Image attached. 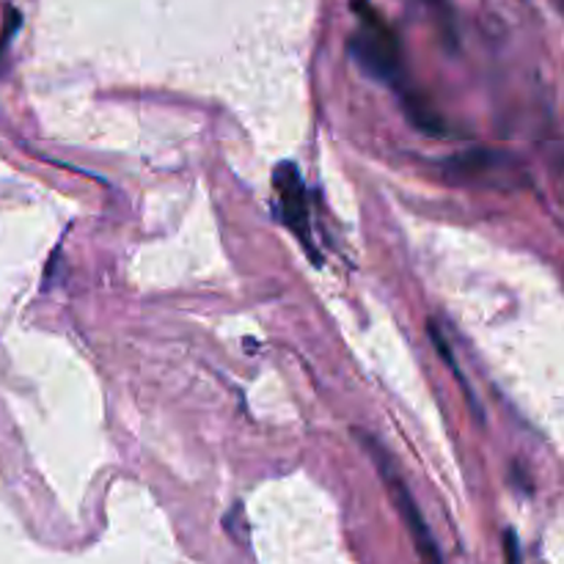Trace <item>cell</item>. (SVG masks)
Instances as JSON below:
<instances>
[{"label":"cell","instance_id":"cell-1","mask_svg":"<svg viewBox=\"0 0 564 564\" xmlns=\"http://www.w3.org/2000/svg\"><path fill=\"white\" fill-rule=\"evenodd\" d=\"M353 9L358 18V31L347 40L350 58L358 64L364 75L391 86V89H399L405 80V67L397 34L388 29V23L375 12L369 0H353Z\"/></svg>","mask_w":564,"mask_h":564},{"label":"cell","instance_id":"cell-2","mask_svg":"<svg viewBox=\"0 0 564 564\" xmlns=\"http://www.w3.org/2000/svg\"><path fill=\"white\" fill-rule=\"evenodd\" d=\"M355 435H358L361 446L369 452L377 474H380L383 482H386L388 493H391L394 507H397V512L402 515L405 526H408V534H410V540H413V548H416V553H419L421 564H443L441 548H438L435 537H432L430 526H427V520H424V515H421L419 504H416L413 493H410V487L405 485L402 474H399V468L394 465L391 454H388L386 449L375 441V438L366 435V432L355 430Z\"/></svg>","mask_w":564,"mask_h":564},{"label":"cell","instance_id":"cell-3","mask_svg":"<svg viewBox=\"0 0 564 564\" xmlns=\"http://www.w3.org/2000/svg\"><path fill=\"white\" fill-rule=\"evenodd\" d=\"M273 185H276L278 207H281V221L287 223L289 232L300 240L311 259L320 265V254L314 248V234H311V218H309V201H306V185L300 179L298 168L292 163H281L273 174Z\"/></svg>","mask_w":564,"mask_h":564},{"label":"cell","instance_id":"cell-4","mask_svg":"<svg viewBox=\"0 0 564 564\" xmlns=\"http://www.w3.org/2000/svg\"><path fill=\"white\" fill-rule=\"evenodd\" d=\"M405 111H408V119L421 130V133L446 135V124H443V119L438 117V113L432 111L421 97H408V100H405Z\"/></svg>","mask_w":564,"mask_h":564},{"label":"cell","instance_id":"cell-5","mask_svg":"<svg viewBox=\"0 0 564 564\" xmlns=\"http://www.w3.org/2000/svg\"><path fill=\"white\" fill-rule=\"evenodd\" d=\"M427 333H430V339H432V344H435V350H438V355H441L443 358V364L449 366V369H452V375L457 377L460 383H463V388H465V397H468V402H471V408H474V413L476 416H482V410H479V405L474 402V394H471V388H468V383H465V377H463V372H460V366H457V361H454V355H452V350H449V342H446V336H443V331L441 328L435 325V322H427Z\"/></svg>","mask_w":564,"mask_h":564},{"label":"cell","instance_id":"cell-6","mask_svg":"<svg viewBox=\"0 0 564 564\" xmlns=\"http://www.w3.org/2000/svg\"><path fill=\"white\" fill-rule=\"evenodd\" d=\"M20 23H23V18H20L14 9H7V23H3V34H0V56H3V51H7V45L12 42L14 31L20 29Z\"/></svg>","mask_w":564,"mask_h":564},{"label":"cell","instance_id":"cell-7","mask_svg":"<svg viewBox=\"0 0 564 564\" xmlns=\"http://www.w3.org/2000/svg\"><path fill=\"white\" fill-rule=\"evenodd\" d=\"M504 551H507V564H518V537H515V531L504 534Z\"/></svg>","mask_w":564,"mask_h":564},{"label":"cell","instance_id":"cell-8","mask_svg":"<svg viewBox=\"0 0 564 564\" xmlns=\"http://www.w3.org/2000/svg\"><path fill=\"white\" fill-rule=\"evenodd\" d=\"M427 3H441V0H427Z\"/></svg>","mask_w":564,"mask_h":564}]
</instances>
